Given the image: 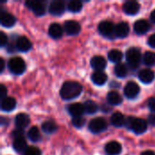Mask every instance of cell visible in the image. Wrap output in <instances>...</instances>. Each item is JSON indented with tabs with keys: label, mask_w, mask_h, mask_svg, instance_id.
<instances>
[{
	"label": "cell",
	"mask_w": 155,
	"mask_h": 155,
	"mask_svg": "<svg viewBox=\"0 0 155 155\" xmlns=\"http://www.w3.org/2000/svg\"><path fill=\"white\" fill-rule=\"evenodd\" d=\"M111 124L115 127H122V126L125 125L126 118L122 113L116 112V113L113 114V115L111 116Z\"/></svg>",
	"instance_id": "cb8c5ba5"
},
{
	"label": "cell",
	"mask_w": 155,
	"mask_h": 155,
	"mask_svg": "<svg viewBox=\"0 0 155 155\" xmlns=\"http://www.w3.org/2000/svg\"><path fill=\"white\" fill-rule=\"evenodd\" d=\"M72 124L76 128H82L85 124V119L83 116L80 117H74L72 120Z\"/></svg>",
	"instance_id": "836d02e7"
},
{
	"label": "cell",
	"mask_w": 155,
	"mask_h": 155,
	"mask_svg": "<svg viewBox=\"0 0 155 155\" xmlns=\"http://www.w3.org/2000/svg\"><path fill=\"white\" fill-rule=\"evenodd\" d=\"M25 5L35 15L41 16L45 13V5L43 2L40 1H27L25 2Z\"/></svg>",
	"instance_id": "9c48e42d"
},
{
	"label": "cell",
	"mask_w": 155,
	"mask_h": 155,
	"mask_svg": "<svg viewBox=\"0 0 155 155\" xmlns=\"http://www.w3.org/2000/svg\"><path fill=\"white\" fill-rule=\"evenodd\" d=\"M64 31L68 35H77L81 32V25L75 20H67L64 24Z\"/></svg>",
	"instance_id": "52a82bcc"
},
{
	"label": "cell",
	"mask_w": 155,
	"mask_h": 155,
	"mask_svg": "<svg viewBox=\"0 0 155 155\" xmlns=\"http://www.w3.org/2000/svg\"><path fill=\"white\" fill-rule=\"evenodd\" d=\"M107 127H108L107 122L104 118H101V117H97V118L91 120L88 124L89 131L94 134L102 133V132L105 131L107 129Z\"/></svg>",
	"instance_id": "5b68a950"
},
{
	"label": "cell",
	"mask_w": 155,
	"mask_h": 155,
	"mask_svg": "<svg viewBox=\"0 0 155 155\" xmlns=\"http://www.w3.org/2000/svg\"><path fill=\"white\" fill-rule=\"evenodd\" d=\"M143 63L145 65L148 66H153L155 64V53L152 52V51H148L143 54Z\"/></svg>",
	"instance_id": "d6a6232c"
},
{
	"label": "cell",
	"mask_w": 155,
	"mask_h": 155,
	"mask_svg": "<svg viewBox=\"0 0 155 155\" xmlns=\"http://www.w3.org/2000/svg\"><path fill=\"white\" fill-rule=\"evenodd\" d=\"M29 123H30V118L28 114L25 113H20L16 114L15 118V124L17 129H24L29 124Z\"/></svg>",
	"instance_id": "e0dca14e"
},
{
	"label": "cell",
	"mask_w": 155,
	"mask_h": 155,
	"mask_svg": "<svg viewBox=\"0 0 155 155\" xmlns=\"http://www.w3.org/2000/svg\"><path fill=\"white\" fill-rule=\"evenodd\" d=\"M16 106V101L13 97H5V99L1 100V109L4 112H11Z\"/></svg>",
	"instance_id": "603a6c76"
},
{
	"label": "cell",
	"mask_w": 155,
	"mask_h": 155,
	"mask_svg": "<svg viewBox=\"0 0 155 155\" xmlns=\"http://www.w3.org/2000/svg\"><path fill=\"white\" fill-rule=\"evenodd\" d=\"M106 60L101 55H95L91 59V66L95 71H103L106 67Z\"/></svg>",
	"instance_id": "2e32d148"
},
{
	"label": "cell",
	"mask_w": 155,
	"mask_h": 155,
	"mask_svg": "<svg viewBox=\"0 0 155 155\" xmlns=\"http://www.w3.org/2000/svg\"><path fill=\"white\" fill-rule=\"evenodd\" d=\"M99 33L105 37H111L113 35H115V25L111 21H103L98 25Z\"/></svg>",
	"instance_id": "8992f818"
},
{
	"label": "cell",
	"mask_w": 155,
	"mask_h": 155,
	"mask_svg": "<svg viewBox=\"0 0 155 155\" xmlns=\"http://www.w3.org/2000/svg\"><path fill=\"white\" fill-rule=\"evenodd\" d=\"M114 74L119 78H124L128 74V67L124 64H117L114 67Z\"/></svg>",
	"instance_id": "4316f807"
},
{
	"label": "cell",
	"mask_w": 155,
	"mask_h": 155,
	"mask_svg": "<svg viewBox=\"0 0 155 155\" xmlns=\"http://www.w3.org/2000/svg\"><path fill=\"white\" fill-rule=\"evenodd\" d=\"M140 93V86L135 82H129L124 89V94L128 99H134Z\"/></svg>",
	"instance_id": "ba28073f"
},
{
	"label": "cell",
	"mask_w": 155,
	"mask_h": 155,
	"mask_svg": "<svg viewBox=\"0 0 155 155\" xmlns=\"http://www.w3.org/2000/svg\"><path fill=\"white\" fill-rule=\"evenodd\" d=\"M5 67V62L3 58H0V73L4 71Z\"/></svg>",
	"instance_id": "b9f144b4"
},
{
	"label": "cell",
	"mask_w": 155,
	"mask_h": 155,
	"mask_svg": "<svg viewBox=\"0 0 155 155\" xmlns=\"http://www.w3.org/2000/svg\"><path fill=\"white\" fill-rule=\"evenodd\" d=\"M83 4L79 0H72L67 5V9L72 13H78L82 10Z\"/></svg>",
	"instance_id": "4dcf8cb0"
},
{
	"label": "cell",
	"mask_w": 155,
	"mask_h": 155,
	"mask_svg": "<svg viewBox=\"0 0 155 155\" xmlns=\"http://www.w3.org/2000/svg\"><path fill=\"white\" fill-rule=\"evenodd\" d=\"M65 10V5L63 1L55 0L51 2L48 7V11L53 15H61Z\"/></svg>",
	"instance_id": "30bf717a"
},
{
	"label": "cell",
	"mask_w": 155,
	"mask_h": 155,
	"mask_svg": "<svg viewBox=\"0 0 155 155\" xmlns=\"http://www.w3.org/2000/svg\"><path fill=\"white\" fill-rule=\"evenodd\" d=\"M27 136L29 138V140L33 143H36L40 140L41 138V134L39 129L36 126H33L29 129L28 133H27Z\"/></svg>",
	"instance_id": "f1b7e54d"
},
{
	"label": "cell",
	"mask_w": 155,
	"mask_h": 155,
	"mask_svg": "<svg viewBox=\"0 0 155 155\" xmlns=\"http://www.w3.org/2000/svg\"><path fill=\"white\" fill-rule=\"evenodd\" d=\"M13 148L17 153H24L27 149V143H26V140L25 139V137L20 136V137L14 139Z\"/></svg>",
	"instance_id": "d4e9b609"
},
{
	"label": "cell",
	"mask_w": 155,
	"mask_h": 155,
	"mask_svg": "<svg viewBox=\"0 0 155 155\" xmlns=\"http://www.w3.org/2000/svg\"><path fill=\"white\" fill-rule=\"evenodd\" d=\"M148 123L152 124L153 126H155V114H150L148 117Z\"/></svg>",
	"instance_id": "60d3db41"
},
{
	"label": "cell",
	"mask_w": 155,
	"mask_h": 155,
	"mask_svg": "<svg viewBox=\"0 0 155 155\" xmlns=\"http://www.w3.org/2000/svg\"><path fill=\"white\" fill-rule=\"evenodd\" d=\"M130 33V26L126 22H120L115 25V35L124 38L126 37Z\"/></svg>",
	"instance_id": "d6986e66"
},
{
	"label": "cell",
	"mask_w": 155,
	"mask_h": 155,
	"mask_svg": "<svg viewBox=\"0 0 155 155\" xmlns=\"http://www.w3.org/2000/svg\"><path fill=\"white\" fill-rule=\"evenodd\" d=\"M67 111L70 114V115L73 116V118L74 117H80L82 116L84 113V106L82 104L79 103H75V104H71L67 106Z\"/></svg>",
	"instance_id": "4fadbf2b"
},
{
	"label": "cell",
	"mask_w": 155,
	"mask_h": 155,
	"mask_svg": "<svg viewBox=\"0 0 155 155\" xmlns=\"http://www.w3.org/2000/svg\"><path fill=\"white\" fill-rule=\"evenodd\" d=\"M83 91L82 85L74 81L64 82L60 89V95L62 99L69 101L78 97Z\"/></svg>",
	"instance_id": "6da1fadb"
},
{
	"label": "cell",
	"mask_w": 155,
	"mask_h": 155,
	"mask_svg": "<svg viewBox=\"0 0 155 155\" xmlns=\"http://www.w3.org/2000/svg\"><path fill=\"white\" fill-rule=\"evenodd\" d=\"M134 30L137 35H145L150 30V24L145 19H139L134 23Z\"/></svg>",
	"instance_id": "7c38bea8"
},
{
	"label": "cell",
	"mask_w": 155,
	"mask_h": 155,
	"mask_svg": "<svg viewBox=\"0 0 155 155\" xmlns=\"http://www.w3.org/2000/svg\"><path fill=\"white\" fill-rule=\"evenodd\" d=\"M0 22H1V25L4 27L8 28V27H12L13 25H15V24L16 22V19L10 13L2 12L1 13V17H0Z\"/></svg>",
	"instance_id": "ffe728a7"
},
{
	"label": "cell",
	"mask_w": 155,
	"mask_h": 155,
	"mask_svg": "<svg viewBox=\"0 0 155 155\" xmlns=\"http://www.w3.org/2000/svg\"><path fill=\"white\" fill-rule=\"evenodd\" d=\"M63 33H64V28L57 23L51 24L48 28V35L54 39L61 38L63 35Z\"/></svg>",
	"instance_id": "44dd1931"
},
{
	"label": "cell",
	"mask_w": 155,
	"mask_h": 155,
	"mask_svg": "<svg viewBox=\"0 0 155 155\" xmlns=\"http://www.w3.org/2000/svg\"><path fill=\"white\" fill-rule=\"evenodd\" d=\"M127 127L132 130L134 134H142L145 133L147 130V122L143 119L141 118H134V117H129L126 119V124Z\"/></svg>",
	"instance_id": "7a4b0ae2"
},
{
	"label": "cell",
	"mask_w": 155,
	"mask_h": 155,
	"mask_svg": "<svg viewBox=\"0 0 155 155\" xmlns=\"http://www.w3.org/2000/svg\"><path fill=\"white\" fill-rule=\"evenodd\" d=\"M148 107L152 112H155V97H151L148 101Z\"/></svg>",
	"instance_id": "f35d334b"
},
{
	"label": "cell",
	"mask_w": 155,
	"mask_h": 155,
	"mask_svg": "<svg viewBox=\"0 0 155 155\" xmlns=\"http://www.w3.org/2000/svg\"><path fill=\"white\" fill-rule=\"evenodd\" d=\"M148 45L152 47V48H155V34L149 36L148 38Z\"/></svg>",
	"instance_id": "ab89813d"
},
{
	"label": "cell",
	"mask_w": 155,
	"mask_h": 155,
	"mask_svg": "<svg viewBox=\"0 0 155 155\" xmlns=\"http://www.w3.org/2000/svg\"><path fill=\"white\" fill-rule=\"evenodd\" d=\"M7 41H8L7 35L4 32H0V45L2 47L5 46L7 44Z\"/></svg>",
	"instance_id": "d590c367"
},
{
	"label": "cell",
	"mask_w": 155,
	"mask_h": 155,
	"mask_svg": "<svg viewBox=\"0 0 155 155\" xmlns=\"http://www.w3.org/2000/svg\"><path fill=\"white\" fill-rule=\"evenodd\" d=\"M23 155H42V153L39 148L31 146L27 147V149L23 153Z\"/></svg>",
	"instance_id": "e575fe53"
},
{
	"label": "cell",
	"mask_w": 155,
	"mask_h": 155,
	"mask_svg": "<svg viewBox=\"0 0 155 155\" xmlns=\"http://www.w3.org/2000/svg\"><path fill=\"white\" fill-rule=\"evenodd\" d=\"M7 89L4 84H0V99L3 100L7 97Z\"/></svg>",
	"instance_id": "8d00e7d4"
},
{
	"label": "cell",
	"mask_w": 155,
	"mask_h": 155,
	"mask_svg": "<svg viewBox=\"0 0 155 155\" xmlns=\"http://www.w3.org/2000/svg\"><path fill=\"white\" fill-rule=\"evenodd\" d=\"M140 4L136 1H126L123 5V10L126 15H134L140 11Z\"/></svg>",
	"instance_id": "8fae6325"
},
{
	"label": "cell",
	"mask_w": 155,
	"mask_h": 155,
	"mask_svg": "<svg viewBox=\"0 0 155 155\" xmlns=\"http://www.w3.org/2000/svg\"><path fill=\"white\" fill-rule=\"evenodd\" d=\"M150 17H151V21H152L153 24H155V9L154 10H153V12L151 13Z\"/></svg>",
	"instance_id": "ee69618b"
},
{
	"label": "cell",
	"mask_w": 155,
	"mask_h": 155,
	"mask_svg": "<svg viewBox=\"0 0 155 155\" xmlns=\"http://www.w3.org/2000/svg\"><path fill=\"white\" fill-rule=\"evenodd\" d=\"M23 134H24V131H23V129H16V130H14L13 132H12V137L14 138V139H15V138H17V137H20V136H23Z\"/></svg>",
	"instance_id": "74e56055"
},
{
	"label": "cell",
	"mask_w": 155,
	"mask_h": 155,
	"mask_svg": "<svg viewBox=\"0 0 155 155\" xmlns=\"http://www.w3.org/2000/svg\"><path fill=\"white\" fill-rule=\"evenodd\" d=\"M7 66L9 71L15 74H22L26 68L25 62L24 61L23 58L19 56H15L10 58V60L7 63Z\"/></svg>",
	"instance_id": "277c9868"
},
{
	"label": "cell",
	"mask_w": 155,
	"mask_h": 155,
	"mask_svg": "<svg viewBox=\"0 0 155 155\" xmlns=\"http://www.w3.org/2000/svg\"><path fill=\"white\" fill-rule=\"evenodd\" d=\"M92 82L96 85H104L107 81V75L103 71H94L91 75Z\"/></svg>",
	"instance_id": "7402d4cb"
},
{
	"label": "cell",
	"mask_w": 155,
	"mask_h": 155,
	"mask_svg": "<svg viewBox=\"0 0 155 155\" xmlns=\"http://www.w3.org/2000/svg\"><path fill=\"white\" fill-rule=\"evenodd\" d=\"M104 150L108 155H118L122 152V145L116 141H111L106 143Z\"/></svg>",
	"instance_id": "5bb4252c"
},
{
	"label": "cell",
	"mask_w": 155,
	"mask_h": 155,
	"mask_svg": "<svg viewBox=\"0 0 155 155\" xmlns=\"http://www.w3.org/2000/svg\"><path fill=\"white\" fill-rule=\"evenodd\" d=\"M84 106L85 113L89 114H94L98 111V105L96 104V103H94L92 100L85 101V103L84 104Z\"/></svg>",
	"instance_id": "1f68e13d"
},
{
	"label": "cell",
	"mask_w": 155,
	"mask_h": 155,
	"mask_svg": "<svg viewBox=\"0 0 155 155\" xmlns=\"http://www.w3.org/2000/svg\"><path fill=\"white\" fill-rule=\"evenodd\" d=\"M138 77L143 84H151L155 79V73L150 69H143L138 74Z\"/></svg>",
	"instance_id": "ac0fdd59"
},
{
	"label": "cell",
	"mask_w": 155,
	"mask_h": 155,
	"mask_svg": "<svg viewBox=\"0 0 155 155\" xmlns=\"http://www.w3.org/2000/svg\"><path fill=\"white\" fill-rule=\"evenodd\" d=\"M141 155H155V153L153 151H144Z\"/></svg>",
	"instance_id": "7bdbcfd3"
},
{
	"label": "cell",
	"mask_w": 155,
	"mask_h": 155,
	"mask_svg": "<svg viewBox=\"0 0 155 155\" xmlns=\"http://www.w3.org/2000/svg\"><path fill=\"white\" fill-rule=\"evenodd\" d=\"M32 44L30 40L25 36H20L15 42V48L21 52H27L31 49Z\"/></svg>",
	"instance_id": "9a60e30c"
},
{
	"label": "cell",
	"mask_w": 155,
	"mask_h": 155,
	"mask_svg": "<svg viewBox=\"0 0 155 155\" xmlns=\"http://www.w3.org/2000/svg\"><path fill=\"white\" fill-rule=\"evenodd\" d=\"M125 57L127 60V63L129 64L130 67L133 69L138 68L141 59H142V54L141 51L137 47H131L126 51Z\"/></svg>",
	"instance_id": "3957f363"
},
{
	"label": "cell",
	"mask_w": 155,
	"mask_h": 155,
	"mask_svg": "<svg viewBox=\"0 0 155 155\" xmlns=\"http://www.w3.org/2000/svg\"><path fill=\"white\" fill-rule=\"evenodd\" d=\"M57 125L54 121H45L42 124V130L45 134H53L57 130Z\"/></svg>",
	"instance_id": "83f0119b"
},
{
	"label": "cell",
	"mask_w": 155,
	"mask_h": 155,
	"mask_svg": "<svg viewBox=\"0 0 155 155\" xmlns=\"http://www.w3.org/2000/svg\"><path fill=\"white\" fill-rule=\"evenodd\" d=\"M123 53L117 49H113L108 53V59L113 63H119L123 59Z\"/></svg>",
	"instance_id": "f546056e"
},
{
	"label": "cell",
	"mask_w": 155,
	"mask_h": 155,
	"mask_svg": "<svg viewBox=\"0 0 155 155\" xmlns=\"http://www.w3.org/2000/svg\"><path fill=\"white\" fill-rule=\"evenodd\" d=\"M107 102L112 105H118L121 104L123 102L122 95L116 91H111L107 94Z\"/></svg>",
	"instance_id": "484cf974"
}]
</instances>
